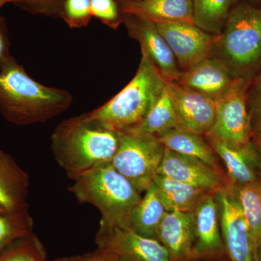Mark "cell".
<instances>
[{
  "instance_id": "1",
  "label": "cell",
  "mask_w": 261,
  "mask_h": 261,
  "mask_svg": "<svg viewBox=\"0 0 261 261\" xmlns=\"http://www.w3.org/2000/svg\"><path fill=\"white\" fill-rule=\"evenodd\" d=\"M72 100L68 91L34 80L12 56L0 68V111L10 123L47 121L66 111Z\"/></svg>"
},
{
  "instance_id": "2",
  "label": "cell",
  "mask_w": 261,
  "mask_h": 261,
  "mask_svg": "<svg viewBox=\"0 0 261 261\" xmlns=\"http://www.w3.org/2000/svg\"><path fill=\"white\" fill-rule=\"evenodd\" d=\"M120 132L84 113L61 122L51 137L57 163L68 177L98 165L112 162Z\"/></svg>"
},
{
  "instance_id": "3",
  "label": "cell",
  "mask_w": 261,
  "mask_h": 261,
  "mask_svg": "<svg viewBox=\"0 0 261 261\" xmlns=\"http://www.w3.org/2000/svg\"><path fill=\"white\" fill-rule=\"evenodd\" d=\"M70 192L82 203L91 204L100 212V222L129 228L130 218L142 197L140 192L112 163L98 165L69 176Z\"/></svg>"
},
{
  "instance_id": "4",
  "label": "cell",
  "mask_w": 261,
  "mask_h": 261,
  "mask_svg": "<svg viewBox=\"0 0 261 261\" xmlns=\"http://www.w3.org/2000/svg\"><path fill=\"white\" fill-rule=\"evenodd\" d=\"M211 57L234 79L251 81L261 69V8L245 0L233 7Z\"/></svg>"
},
{
  "instance_id": "5",
  "label": "cell",
  "mask_w": 261,
  "mask_h": 261,
  "mask_svg": "<svg viewBox=\"0 0 261 261\" xmlns=\"http://www.w3.org/2000/svg\"><path fill=\"white\" fill-rule=\"evenodd\" d=\"M166 83L148 56L142 51L135 77L119 93L89 115L118 132L133 129L143 121Z\"/></svg>"
},
{
  "instance_id": "6",
  "label": "cell",
  "mask_w": 261,
  "mask_h": 261,
  "mask_svg": "<svg viewBox=\"0 0 261 261\" xmlns=\"http://www.w3.org/2000/svg\"><path fill=\"white\" fill-rule=\"evenodd\" d=\"M165 147L157 136L135 132H120L119 145L112 165L140 193L152 184Z\"/></svg>"
},
{
  "instance_id": "7",
  "label": "cell",
  "mask_w": 261,
  "mask_h": 261,
  "mask_svg": "<svg viewBox=\"0 0 261 261\" xmlns=\"http://www.w3.org/2000/svg\"><path fill=\"white\" fill-rule=\"evenodd\" d=\"M250 81L237 79L232 85L215 100L213 126L205 135L227 145L240 147L252 140L247 89Z\"/></svg>"
},
{
  "instance_id": "8",
  "label": "cell",
  "mask_w": 261,
  "mask_h": 261,
  "mask_svg": "<svg viewBox=\"0 0 261 261\" xmlns=\"http://www.w3.org/2000/svg\"><path fill=\"white\" fill-rule=\"evenodd\" d=\"M220 226L230 261H254L251 239L234 186L229 179L214 192Z\"/></svg>"
},
{
  "instance_id": "9",
  "label": "cell",
  "mask_w": 261,
  "mask_h": 261,
  "mask_svg": "<svg viewBox=\"0 0 261 261\" xmlns=\"http://www.w3.org/2000/svg\"><path fill=\"white\" fill-rule=\"evenodd\" d=\"M95 241L97 247L112 252L121 261H173L159 240L145 238L129 228L100 222Z\"/></svg>"
},
{
  "instance_id": "10",
  "label": "cell",
  "mask_w": 261,
  "mask_h": 261,
  "mask_svg": "<svg viewBox=\"0 0 261 261\" xmlns=\"http://www.w3.org/2000/svg\"><path fill=\"white\" fill-rule=\"evenodd\" d=\"M156 25L183 72L210 57L219 37L205 32L195 23L187 22L156 23Z\"/></svg>"
},
{
  "instance_id": "11",
  "label": "cell",
  "mask_w": 261,
  "mask_h": 261,
  "mask_svg": "<svg viewBox=\"0 0 261 261\" xmlns=\"http://www.w3.org/2000/svg\"><path fill=\"white\" fill-rule=\"evenodd\" d=\"M123 23L128 35L140 43L142 53L148 56L163 78L167 82L176 83L183 71L156 24L124 13Z\"/></svg>"
},
{
  "instance_id": "12",
  "label": "cell",
  "mask_w": 261,
  "mask_h": 261,
  "mask_svg": "<svg viewBox=\"0 0 261 261\" xmlns=\"http://www.w3.org/2000/svg\"><path fill=\"white\" fill-rule=\"evenodd\" d=\"M196 261H230L225 247L214 193L202 196L193 213Z\"/></svg>"
},
{
  "instance_id": "13",
  "label": "cell",
  "mask_w": 261,
  "mask_h": 261,
  "mask_svg": "<svg viewBox=\"0 0 261 261\" xmlns=\"http://www.w3.org/2000/svg\"><path fill=\"white\" fill-rule=\"evenodd\" d=\"M157 174L200 187L212 193L224 186L228 179L224 170L166 148Z\"/></svg>"
},
{
  "instance_id": "14",
  "label": "cell",
  "mask_w": 261,
  "mask_h": 261,
  "mask_svg": "<svg viewBox=\"0 0 261 261\" xmlns=\"http://www.w3.org/2000/svg\"><path fill=\"white\" fill-rule=\"evenodd\" d=\"M166 87L176 108L178 128L205 136L214 123V99L173 82H167Z\"/></svg>"
},
{
  "instance_id": "15",
  "label": "cell",
  "mask_w": 261,
  "mask_h": 261,
  "mask_svg": "<svg viewBox=\"0 0 261 261\" xmlns=\"http://www.w3.org/2000/svg\"><path fill=\"white\" fill-rule=\"evenodd\" d=\"M157 240L166 247L173 261H196L193 214L166 212L158 230Z\"/></svg>"
},
{
  "instance_id": "16",
  "label": "cell",
  "mask_w": 261,
  "mask_h": 261,
  "mask_svg": "<svg viewBox=\"0 0 261 261\" xmlns=\"http://www.w3.org/2000/svg\"><path fill=\"white\" fill-rule=\"evenodd\" d=\"M205 137L219 159L224 163L227 170L226 174L231 183L236 186H243L260 181L258 152L253 141L240 147H234L216 139Z\"/></svg>"
},
{
  "instance_id": "17",
  "label": "cell",
  "mask_w": 261,
  "mask_h": 261,
  "mask_svg": "<svg viewBox=\"0 0 261 261\" xmlns=\"http://www.w3.org/2000/svg\"><path fill=\"white\" fill-rule=\"evenodd\" d=\"M236 80L221 61L210 56L184 71L176 84L216 100Z\"/></svg>"
},
{
  "instance_id": "18",
  "label": "cell",
  "mask_w": 261,
  "mask_h": 261,
  "mask_svg": "<svg viewBox=\"0 0 261 261\" xmlns=\"http://www.w3.org/2000/svg\"><path fill=\"white\" fill-rule=\"evenodd\" d=\"M122 11L154 23H195L193 0H137L121 2Z\"/></svg>"
},
{
  "instance_id": "19",
  "label": "cell",
  "mask_w": 261,
  "mask_h": 261,
  "mask_svg": "<svg viewBox=\"0 0 261 261\" xmlns=\"http://www.w3.org/2000/svg\"><path fill=\"white\" fill-rule=\"evenodd\" d=\"M29 188L28 173L0 149V208L28 211Z\"/></svg>"
},
{
  "instance_id": "20",
  "label": "cell",
  "mask_w": 261,
  "mask_h": 261,
  "mask_svg": "<svg viewBox=\"0 0 261 261\" xmlns=\"http://www.w3.org/2000/svg\"><path fill=\"white\" fill-rule=\"evenodd\" d=\"M157 137L165 148L176 153L200 160L212 167L223 170L219 156L204 136L183 128H176L167 130Z\"/></svg>"
},
{
  "instance_id": "21",
  "label": "cell",
  "mask_w": 261,
  "mask_h": 261,
  "mask_svg": "<svg viewBox=\"0 0 261 261\" xmlns=\"http://www.w3.org/2000/svg\"><path fill=\"white\" fill-rule=\"evenodd\" d=\"M154 184L167 212L193 213L202 196L208 193L203 189L156 174ZM212 193V192H211Z\"/></svg>"
},
{
  "instance_id": "22",
  "label": "cell",
  "mask_w": 261,
  "mask_h": 261,
  "mask_svg": "<svg viewBox=\"0 0 261 261\" xmlns=\"http://www.w3.org/2000/svg\"><path fill=\"white\" fill-rule=\"evenodd\" d=\"M166 212L153 183L146 190L145 196L134 211L129 228L145 238L157 240L158 230Z\"/></svg>"
},
{
  "instance_id": "23",
  "label": "cell",
  "mask_w": 261,
  "mask_h": 261,
  "mask_svg": "<svg viewBox=\"0 0 261 261\" xmlns=\"http://www.w3.org/2000/svg\"><path fill=\"white\" fill-rule=\"evenodd\" d=\"M233 186L250 232L254 260L261 242V183Z\"/></svg>"
},
{
  "instance_id": "24",
  "label": "cell",
  "mask_w": 261,
  "mask_h": 261,
  "mask_svg": "<svg viewBox=\"0 0 261 261\" xmlns=\"http://www.w3.org/2000/svg\"><path fill=\"white\" fill-rule=\"evenodd\" d=\"M167 84V83H166ZM178 128L176 108L167 87L149 110L139 126L132 130L158 136L173 128Z\"/></svg>"
},
{
  "instance_id": "25",
  "label": "cell",
  "mask_w": 261,
  "mask_h": 261,
  "mask_svg": "<svg viewBox=\"0 0 261 261\" xmlns=\"http://www.w3.org/2000/svg\"><path fill=\"white\" fill-rule=\"evenodd\" d=\"M240 0H193L194 20L199 28L219 35L230 12Z\"/></svg>"
},
{
  "instance_id": "26",
  "label": "cell",
  "mask_w": 261,
  "mask_h": 261,
  "mask_svg": "<svg viewBox=\"0 0 261 261\" xmlns=\"http://www.w3.org/2000/svg\"><path fill=\"white\" fill-rule=\"evenodd\" d=\"M33 225L29 210L9 211L0 208V253L16 240L34 233Z\"/></svg>"
},
{
  "instance_id": "27",
  "label": "cell",
  "mask_w": 261,
  "mask_h": 261,
  "mask_svg": "<svg viewBox=\"0 0 261 261\" xmlns=\"http://www.w3.org/2000/svg\"><path fill=\"white\" fill-rule=\"evenodd\" d=\"M0 261H49L37 237L32 233L19 239L0 253Z\"/></svg>"
},
{
  "instance_id": "28",
  "label": "cell",
  "mask_w": 261,
  "mask_h": 261,
  "mask_svg": "<svg viewBox=\"0 0 261 261\" xmlns=\"http://www.w3.org/2000/svg\"><path fill=\"white\" fill-rule=\"evenodd\" d=\"M247 107L250 115L252 140L261 142V69L250 81L247 89Z\"/></svg>"
},
{
  "instance_id": "29",
  "label": "cell",
  "mask_w": 261,
  "mask_h": 261,
  "mask_svg": "<svg viewBox=\"0 0 261 261\" xmlns=\"http://www.w3.org/2000/svg\"><path fill=\"white\" fill-rule=\"evenodd\" d=\"M59 17L70 29L87 27L91 19V0H63Z\"/></svg>"
},
{
  "instance_id": "30",
  "label": "cell",
  "mask_w": 261,
  "mask_h": 261,
  "mask_svg": "<svg viewBox=\"0 0 261 261\" xmlns=\"http://www.w3.org/2000/svg\"><path fill=\"white\" fill-rule=\"evenodd\" d=\"M91 13L92 18L113 29L123 23V13L118 0H91Z\"/></svg>"
},
{
  "instance_id": "31",
  "label": "cell",
  "mask_w": 261,
  "mask_h": 261,
  "mask_svg": "<svg viewBox=\"0 0 261 261\" xmlns=\"http://www.w3.org/2000/svg\"><path fill=\"white\" fill-rule=\"evenodd\" d=\"M63 0H12L11 3L34 13L59 16Z\"/></svg>"
},
{
  "instance_id": "32",
  "label": "cell",
  "mask_w": 261,
  "mask_h": 261,
  "mask_svg": "<svg viewBox=\"0 0 261 261\" xmlns=\"http://www.w3.org/2000/svg\"><path fill=\"white\" fill-rule=\"evenodd\" d=\"M53 261H121L112 252L99 248L93 252H88L84 255L61 257Z\"/></svg>"
},
{
  "instance_id": "33",
  "label": "cell",
  "mask_w": 261,
  "mask_h": 261,
  "mask_svg": "<svg viewBox=\"0 0 261 261\" xmlns=\"http://www.w3.org/2000/svg\"><path fill=\"white\" fill-rule=\"evenodd\" d=\"M9 38L7 32L4 19L0 17V68L11 56L10 50Z\"/></svg>"
},
{
  "instance_id": "34",
  "label": "cell",
  "mask_w": 261,
  "mask_h": 261,
  "mask_svg": "<svg viewBox=\"0 0 261 261\" xmlns=\"http://www.w3.org/2000/svg\"><path fill=\"white\" fill-rule=\"evenodd\" d=\"M256 145L257 152H258V158H259V162H258V170H259V177H260V182L261 183V142L260 143H255L254 142Z\"/></svg>"
},
{
  "instance_id": "35",
  "label": "cell",
  "mask_w": 261,
  "mask_h": 261,
  "mask_svg": "<svg viewBox=\"0 0 261 261\" xmlns=\"http://www.w3.org/2000/svg\"><path fill=\"white\" fill-rule=\"evenodd\" d=\"M254 261H261V242L258 247H257L256 253L254 257Z\"/></svg>"
},
{
  "instance_id": "36",
  "label": "cell",
  "mask_w": 261,
  "mask_h": 261,
  "mask_svg": "<svg viewBox=\"0 0 261 261\" xmlns=\"http://www.w3.org/2000/svg\"><path fill=\"white\" fill-rule=\"evenodd\" d=\"M245 1L257 8H261V0H245Z\"/></svg>"
},
{
  "instance_id": "37",
  "label": "cell",
  "mask_w": 261,
  "mask_h": 261,
  "mask_svg": "<svg viewBox=\"0 0 261 261\" xmlns=\"http://www.w3.org/2000/svg\"><path fill=\"white\" fill-rule=\"evenodd\" d=\"M12 0H0V10L7 3H11Z\"/></svg>"
},
{
  "instance_id": "38",
  "label": "cell",
  "mask_w": 261,
  "mask_h": 261,
  "mask_svg": "<svg viewBox=\"0 0 261 261\" xmlns=\"http://www.w3.org/2000/svg\"><path fill=\"white\" fill-rule=\"evenodd\" d=\"M118 1L120 2V3H121V2H126V1H137V0H118Z\"/></svg>"
}]
</instances>
